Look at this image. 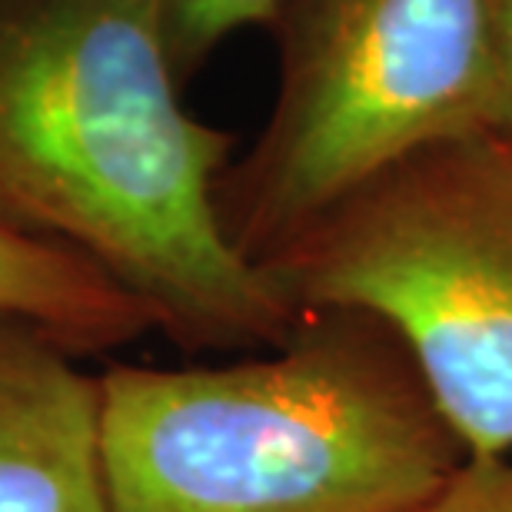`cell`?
Segmentation results:
<instances>
[{
	"label": "cell",
	"mask_w": 512,
	"mask_h": 512,
	"mask_svg": "<svg viewBox=\"0 0 512 512\" xmlns=\"http://www.w3.org/2000/svg\"><path fill=\"white\" fill-rule=\"evenodd\" d=\"M110 512H416L469 453L403 340L306 310L266 356L100 373Z\"/></svg>",
	"instance_id": "7a4b0ae2"
},
{
	"label": "cell",
	"mask_w": 512,
	"mask_h": 512,
	"mask_svg": "<svg viewBox=\"0 0 512 512\" xmlns=\"http://www.w3.org/2000/svg\"><path fill=\"white\" fill-rule=\"evenodd\" d=\"M499 74H503V133H512V0H496Z\"/></svg>",
	"instance_id": "9c48e42d"
},
{
	"label": "cell",
	"mask_w": 512,
	"mask_h": 512,
	"mask_svg": "<svg viewBox=\"0 0 512 512\" xmlns=\"http://www.w3.org/2000/svg\"><path fill=\"white\" fill-rule=\"evenodd\" d=\"M416 512H512V453L466 459Z\"/></svg>",
	"instance_id": "ba28073f"
},
{
	"label": "cell",
	"mask_w": 512,
	"mask_h": 512,
	"mask_svg": "<svg viewBox=\"0 0 512 512\" xmlns=\"http://www.w3.org/2000/svg\"><path fill=\"white\" fill-rule=\"evenodd\" d=\"M0 316L47 330L70 353L97 356L157 333L153 316L80 253L0 223Z\"/></svg>",
	"instance_id": "8992f818"
},
{
	"label": "cell",
	"mask_w": 512,
	"mask_h": 512,
	"mask_svg": "<svg viewBox=\"0 0 512 512\" xmlns=\"http://www.w3.org/2000/svg\"><path fill=\"white\" fill-rule=\"evenodd\" d=\"M233 133L183 107L160 0H0V223L100 266L183 350H273L300 313L217 213Z\"/></svg>",
	"instance_id": "6da1fadb"
},
{
	"label": "cell",
	"mask_w": 512,
	"mask_h": 512,
	"mask_svg": "<svg viewBox=\"0 0 512 512\" xmlns=\"http://www.w3.org/2000/svg\"><path fill=\"white\" fill-rule=\"evenodd\" d=\"M0 512H110L100 376L17 316H0Z\"/></svg>",
	"instance_id": "5b68a950"
},
{
	"label": "cell",
	"mask_w": 512,
	"mask_h": 512,
	"mask_svg": "<svg viewBox=\"0 0 512 512\" xmlns=\"http://www.w3.org/2000/svg\"><path fill=\"white\" fill-rule=\"evenodd\" d=\"M266 27L273 110L217 183L253 266L413 153L503 130L496 0H280Z\"/></svg>",
	"instance_id": "3957f363"
},
{
	"label": "cell",
	"mask_w": 512,
	"mask_h": 512,
	"mask_svg": "<svg viewBox=\"0 0 512 512\" xmlns=\"http://www.w3.org/2000/svg\"><path fill=\"white\" fill-rule=\"evenodd\" d=\"M260 270L296 313L380 316L469 459L512 453V133L413 153Z\"/></svg>",
	"instance_id": "277c9868"
},
{
	"label": "cell",
	"mask_w": 512,
	"mask_h": 512,
	"mask_svg": "<svg viewBox=\"0 0 512 512\" xmlns=\"http://www.w3.org/2000/svg\"><path fill=\"white\" fill-rule=\"evenodd\" d=\"M280 0H160L163 37L180 84L190 80L233 34L266 27Z\"/></svg>",
	"instance_id": "52a82bcc"
}]
</instances>
